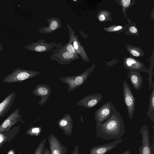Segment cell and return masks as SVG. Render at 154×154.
Here are the masks:
<instances>
[{
	"label": "cell",
	"mask_w": 154,
	"mask_h": 154,
	"mask_svg": "<svg viewBox=\"0 0 154 154\" xmlns=\"http://www.w3.org/2000/svg\"><path fill=\"white\" fill-rule=\"evenodd\" d=\"M130 31L133 33H136L137 32V29L134 26H132L129 28Z\"/></svg>",
	"instance_id": "obj_27"
},
{
	"label": "cell",
	"mask_w": 154,
	"mask_h": 154,
	"mask_svg": "<svg viewBox=\"0 0 154 154\" xmlns=\"http://www.w3.org/2000/svg\"><path fill=\"white\" fill-rule=\"evenodd\" d=\"M7 154H16L15 150L14 149H11L8 152ZM17 154H20V152L18 153Z\"/></svg>",
	"instance_id": "obj_30"
},
{
	"label": "cell",
	"mask_w": 154,
	"mask_h": 154,
	"mask_svg": "<svg viewBox=\"0 0 154 154\" xmlns=\"http://www.w3.org/2000/svg\"><path fill=\"white\" fill-rule=\"evenodd\" d=\"M152 90L149 95V104L147 112L148 118L153 122H154V84L152 85Z\"/></svg>",
	"instance_id": "obj_17"
},
{
	"label": "cell",
	"mask_w": 154,
	"mask_h": 154,
	"mask_svg": "<svg viewBox=\"0 0 154 154\" xmlns=\"http://www.w3.org/2000/svg\"><path fill=\"white\" fill-rule=\"evenodd\" d=\"M54 45H49L47 43H40L38 42H34L31 44H29L24 48L28 50L35 52H44L49 51L50 48L52 49Z\"/></svg>",
	"instance_id": "obj_16"
},
{
	"label": "cell",
	"mask_w": 154,
	"mask_h": 154,
	"mask_svg": "<svg viewBox=\"0 0 154 154\" xmlns=\"http://www.w3.org/2000/svg\"><path fill=\"white\" fill-rule=\"evenodd\" d=\"M42 131V128L40 127H33L27 130L26 134L32 137L33 136L37 137L40 134Z\"/></svg>",
	"instance_id": "obj_19"
},
{
	"label": "cell",
	"mask_w": 154,
	"mask_h": 154,
	"mask_svg": "<svg viewBox=\"0 0 154 154\" xmlns=\"http://www.w3.org/2000/svg\"><path fill=\"white\" fill-rule=\"evenodd\" d=\"M51 92V89L48 84H38L32 91V94L41 97L38 104L42 105L45 103L49 97Z\"/></svg>",
	"instance_id": "obj_10"
},
{
	"label": "cell",
	"mask_w": 154,
	"mask_h": 154,
	"mask_svg": "<svg viewBox=\"0 0 154 154\" xmlns=\"http://www.w3.org/2000/svg\"><path fill=\"white\" fill-rule=\"evenodd\" d=\"M140 133L142 135L141 145L139 148V154H152V147L150 142L149 130L148 127L143 125Z\"/></svg>",
	"instance_id": "obj_6"
},
{
	"label": "cell",
	"mask_w": 154,
	"mask_h": 154,
	"mask_svg": "<svg viewBox=\"0 0 154 154\" xmlns=\"http://www.w3.org/2000/svg\"><path fill=\"white\" fill-rule=\"evenodd\" d=\"M63 48L66 50L71 53L75 54H77V53L74 49L71 42V43H70L69 42V43L67 44L66 45V46H64Z\"/></svg>",
	"instance_id": "obj_21"
},
{
	"label": "cell",
	"mask_w": 154,
	"mask_h": 154,
	"mask_svg": "<svg viewBox=\"0 0 154 154\" xmlns=\"http://www.w3.org/2000/svg\"><path fill=\"white\" fill-rule=\"evenodd\" d=\"M115 107L110 101L102 105L94 113L96 123H101L109 119L112 115Z\"/></svg>",
	"instance_id": "obj_5"
},
{
	"label": "cell",
	"mask_w": 154,
	"mask_h": 154,
	"mask_svg": "<svg viewBox=\"0 0 154 154\" xmlns=\"http://www.w3.org/2000/svg\"><path fill=\"white\" fill-rule=\"evenodd\" d=\"M73 1L76 2L77 1V0H73Z\"/></svg>",
	"instance_id": "obj_34"
},
{
	"label": "cell",
	"mask_w": 154,
	"mask_h": 154,
	"mask_svg": "<svg viewBox=\"0 0 154 154\" xmlns=\"http://www.w3.org/2000/svg\"><path fill=\"white\" fill-rule=\"evenodd\" d=\"M137 62L135 60L132 58H129L126 59L125 62V66L127 69H128L132 65L136 63Z\"/></svg>",
	"instance_id": "obj_22"
},
{
	"label": "cell",
	"mask_w": 154,
	"mask_h": 154,
	"mask_svg": "<svg viewBox=\"0 0 154 154\" xmlns=\"http://www.w3.org/2000/svg\"><path fill=\"white\" fill-rule=\"evenodd\" d=\"M123 141L120 138L109 143L94 146L91 149L90 154H104L116 147Z\"/></svg>",
	"instance_id": "obj_12"
},
{
	"label": "cell",
	"mask_w": 154,
	"mask_h": 154,
	"mask_svg": "<svg viewBox=\"0 0 154 154\" xmlns=\"http://www.w3.org/2000/svg\"><path fill=\"white\" fill-rule=\"evenodd\" d=\"M127 76L130 79L134 88L136 90H139L143 82V77L139 71L130 69Z\"/></svg>",
	"instance_id": "obj_14"
},
{
	"label": "cell",
	"mask_w": 154,
	"mask_h": 154,
	"mask_svg": "<svg viewBox=\"0 0 154 154\" xmlns=\"http://www.w3.org/2000/svg\"><path fill=\"white\" fill-rule=\"evenodd\" d=\"M97 137L106 140L120 138L126 130L123 118L116 107L112 116L103 122L95 125Z\"/></svg>",
	"instance_id": "obj_1"
},
{
	"label": "cell",
	"mask_w": 154,
	"mask_h": 154,
	"mask_svg": "<svg viewBox=\"0 0 154 154\" xmlns=\"http://www.w3.org/2000/svg\"><path fill=\"white\" fill-rule=\"evenodd\" d=\"M3 50V47L1 45L0 42V51H2Z\"/></svg>",
	"instance_id": "obj_33"
},
{
	"label": "cell",
	"mask_w": 154,
	"mask_h": 154,
	"mask_svg": "<svg viewBox=\"0 0 154 154\" xmlns=\"http://www.w3.org/2000/svg\"><path fill=\"white\" fill-rule=\"evenodd\" d=\"M79 146L78 145H76L72 154H79Z\"/></svg>",
	"instance_id": "obj_25"
},
{
	"label": "cell",
	"mask_w": 154,
	"mask_h": 154,
	"mask_svg": "<svg viewBox=\"0 0 154 154\" xmlns=\"http://www.w3.org/2000/svg\"><path fill=\"white\" fill-rule=\"evenodd\" d=\"M41 154H51L49 150L47 148H46L43 150Z\"/></svg>",
	"instance_id": "obj_28"
},
{
	"label": "cell",
	"mask_w": 154,
	"mask_h": 154,
	"mask_svg": "<svg viewBox=\"0 0 154 154\" xmlns=\"http://www.w3.org/2000/svg\"><path fill=\"white\" fill-rule=\"evenodd\" d=\"M122 91L124 102L129 117L131 119L135 112V99L129 85L125 80L123 82Z\"/></svg>",
	"instance_id": "obj_4"
},
{
	"label": "cell",
	"mask_w": 154,
	"mask_h": 154,
	"mask_svg": "<svg viewBox=\"0 0 154 154\" xmlns=\"http://www.w3.org/2000/svg\"><path fill=\"white\" fill-rule=\"evenodd\" d=\"M103 95L98 93H93L86 95L79 100L77 104L87 108H91L95 106L101 100Z\"/></svg>",
	"instance_id": "obj_8"
},
{
	"label": "cell",
	"mask_w": 154,
	"mask_h": 154,
	"mask_svg": "<svg viewBox=\"0 0 154 154\" xmlns=\"http://www.w3.org/2000/svg\"><path fill=\"white\" fill-rule=\"evenodd\" d=\"M105 17L104 15L101 14L99 16V19L101 21H103L105 20Z\"/></svg>",
	"instance_id": "obj_29"
},
{
	"label": "cell",
	"mask_w": 154,
	"mask_h": 154,
	"mask_svg": "<svg viewBox=\"0 0 154 154\" xmlns=\"http://www.w3.org/2000/svg\"><path fill=\"white\" fill-rule=\"evenodd\" d=\"M57 124L65 135L68 136L71 135L73 129V122L72 118L69 113L65 114L62 118L59 120Z\"/></svg>",
	"instance_id": "obj_13"
},
{
	"label": "cell",
	"mask_w": 154,
	"mask_h": 154,
	"mask_svg": "<svg viewBox=\"0 0 154 154\" xmlns=\"http://www.w3.org/2000/svg\"><path fill=\"white\" fill-rule=\"evenodd\" d=\"M40 72L25 70L18 67L13 72L6 76L2 80L5 83H14L21 82L27 79L35 77L40 74Z\"/></svg>",
	"instance_id": "obj_3"
},
{
	"label": "cell",
	"mask_w": 154,
	"mask_h": 154,
	"mask_svg": "<svg viewBox=\"0 0 154 154\" xmlns=\"http://www.w3.org/2000/svg\"><path fill=\"white\" fill-rule=\"evenodd\" d=\"M15 97V92L9 94L0 103V118L8 112L13 103Z\"/></svg>",
	"instance_id": "obj_15"
},
{
	"label": "cell",
	"mask_w": 154,
	"mask_h": 154,
	"mask_svg": "<svg viewBox=\"0 0 154 154\" xmlns=\"http://www.w3.org/2000/svg\"><path fill=\"white\" fill-rule=\"evenodd\" d=\"M51 154H66V147L62 144L57 138L51 133L48 138Z\"/></svg>",
	"instance_id": "obj_7"
},
{
	"label": "cell",
	"mask_w": 154,
	"mask_h": 154,
	"mask_svg": "<svg viewBox=\"0 0 154 154\" xmlns=\"http://www.w3.org/2000/svg\"><path fill=\"white\" fill-rule=\"evenodd\" d=\"M20 109L17 108L0 125V132L9 130L14 125L20 121L22 117L19 114Z\"/></svg>",
	"instance_id": "obj_11"
},
{
	"label": "cell",
	"mask_w": 154,
	"mask_h": 154,
	"mask_svg": "<svg viewBox=\"0 0 154 154\" xmlns=\"http://www.w3.org/2000/svg\"><path fill=\"white\" fill-rule=\"evenodd\" d=\"M57 19L52 18V19L50 20V22H49V24L48 27H46V28L43 29L42 31L45 32V33H50L59 28L61 26V23H60V21H59L60 20Z\"/></svg>",
	"instance_id": "obj_18"
},
{
	"label": "cell",
	"mask_w": 154,
	"mask_h": 154,
	"mask_svg": "<svg viewBox=\"0 0 154 154\" xmlns=\"http://www.w3.org/2000/svg\"><path fill=\"white\" fill-rule=\"evenodd\" d=\"M122 154H130V149H128L126 150Z\"/></svg>",
	"instance_id": "obj_32"
},
{
	"label": "cell",
	"mask_w": 154,
	"mask_h": 154,
	"mask_svg": "<svg viewBox=\"0 0 154 154\" xmlns=\"http://www.w3.org/2000/svg\"><path fill=\"white\" fill-rule=\"evenodd\" d=\"M131 53L135 57H138L140 55V53L134 50H132L131 51Z\"/></svg>",
	"instance_id": "obj_26"
},
{
	"label": "cell",
	"mask_w": 154,
	"mask_h": 154,
	"mask_svg": "<svg viewBox=\"0 0 154 154\" xmlns=\"http://www.w3.org/2000/svg\"><path fill=\"white\" fill-rule=\"evenodd\" d=\"M94 69V66H92L80 75L63 77L59 79L63 83L67 84L68 86L67 92H69L83 85Z\"/></svg>",
	"instance_id": "obj_2"
},
{
	"label": "cell",
	"mask_w": 154,
	"mask_h": 154,
	"mask_svg": "<svg viewBox=\"0 0 154 154\" xmlns=\"http://www.w3.org/2000/svg\"><path fill=\"white\" fill-rule=\"evenodd\" d=\"M122 26H117L116 27L114 28L113 29V30L115 31H117L121 30L122 29Z\"/></svg>",
	"instance_id": "obj_31"
},
{
	"label": "cell",
	"mask_w": 154,
	"mask_h": 154,
	"mask_svg": "<svg viewBox=\"0 0 154 154\" xmlns=\"http://www.w3.org/2000/svg\"><path fill=\"white\" fill-rule=\"evenodd\" d=\"M46 142V140L44 138L38 145L33 154H41L45 149Z\"/></svg>",
	"instance_id": "obj_20"
},
{
	"label": "cell",
	"mask_w": 154,
	"mask_h": 154,
	"mask_svg": "<svg viewBox=\"0 0 154 154\" xmlns=\"http://www.w3.org/2000/svg\"><path fill=\"white\" fill-rule=\"evenodd\" d=\"M122 4L123 6L124 7H126L128 6L130 3L131 0H123L122 1Z\"/></svg>",
	"instance_id": "obj_24"
},
{
	"label": "cell",
	"mask_w": 154,
	"mask_h": 154,
	"mask_svg": "<svg viewBox=\"0 0 154 154\" xmlns=\"http://www.w3.org/2000/svg\"><path fill=\"white\" fill-rule=\"evenodd\" d=\"M75 40H73V41H72L71 40V42H73V43L72 44V45L73 46L75 51H76V52L77 53H79V43L78 41H77V40L76 39Z\"/></svg>",
	"instance_id": "obj_23"
},
{
	"label": "cell",
	"mask_w": 154,
	"mask_h": 154,
	"mask_svg": "<svg viewBox=\"0 0 154 154\" xmlns=\"http://www.w3.org/2000/svg\"><path fill=\"white\" fill-rule=\"evenodd\" d=\"M59 50L58 53L54 57H51V59L55 60L58 63L62 65H66L70 63L72 61L79 58L78 54L71 53L64 48Z\"/></svg>",
	"instance_id": "obj_9"
}]
</instances>
